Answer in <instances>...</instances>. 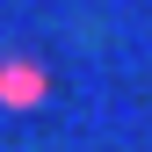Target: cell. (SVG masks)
Masks as SVG:
<instances>
[{
	"instance_id": "1",
	"label": "cell",
	"mask_w": 152,
	"mask_h": 152,
	"mask_svg": "<svg viewBox=\"0 0 152 152\" xmlns=\"http://www.w3.org/2000/svg\"><path fill=\"white\" fill-rule=\"evenodd\" d=\"M44 65H29V58H0V102L7 109H36L44 102Z\"/></svg>"
}]
</instances>
